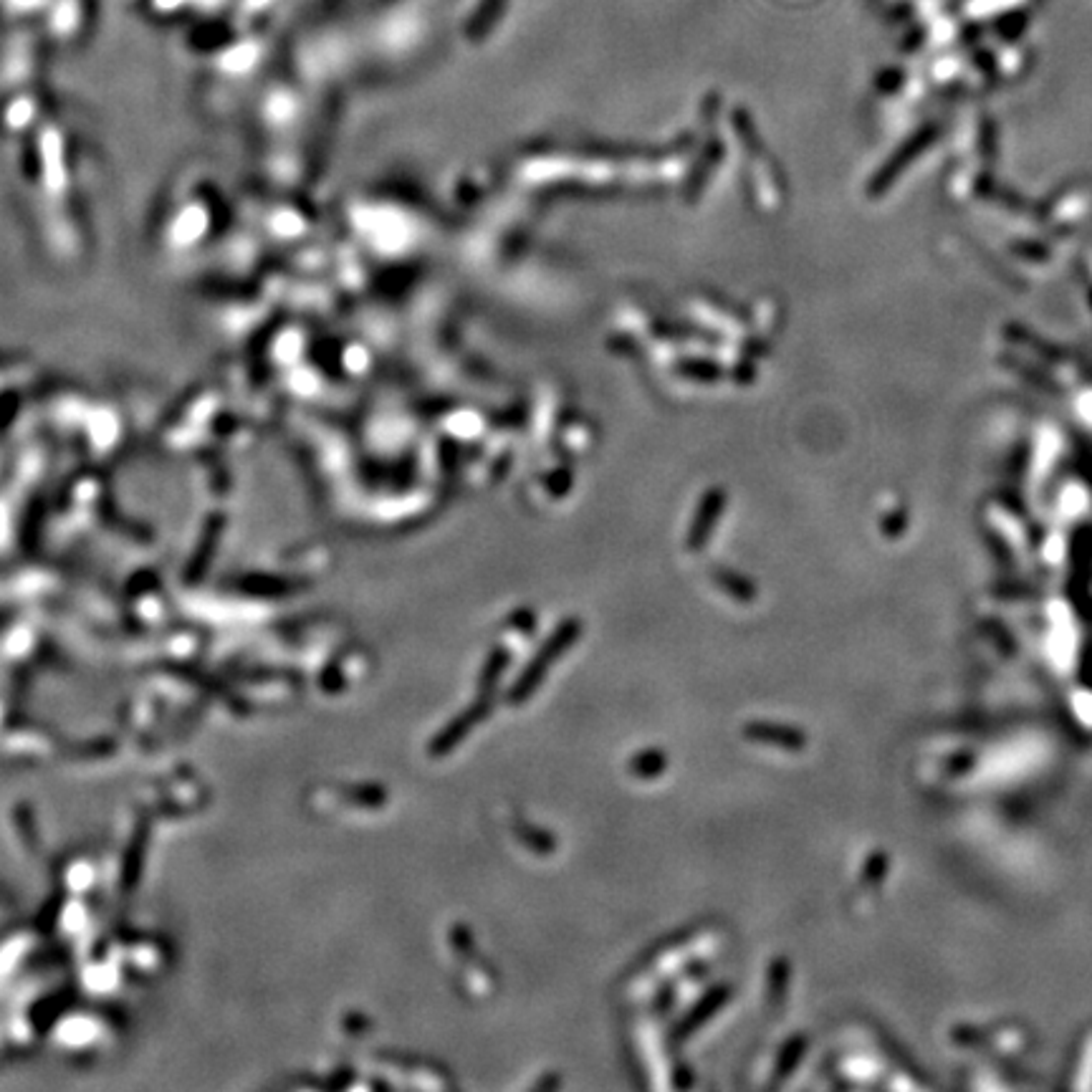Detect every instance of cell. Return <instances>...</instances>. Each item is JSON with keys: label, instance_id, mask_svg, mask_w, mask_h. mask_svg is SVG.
<instances>
[{"label": "cell", "instance_id": "obj_1", "mask_svg": "<svg viewBox=\"0 0 1092 1092\" xmlns=\"http://www.w3.org/2000/svg\"><path fill=\"white\" fill-rule=\"evenodd\" d=\"M928 145H933V134H919L916 140H908V145H903L901 150L895 152V158L888 160V165L872 177L870 182L872 195H880V192L888 190L890 185H895V180L901 177L903 170H906L908 165H913V160L919 158V155H923Z\"/></svg>", "mask_w": 1092, "mask_h": 1092}, {"label": "cell", "instance_id": "obj_2", "mask_svg": "<svg viewBox=\"0 0 1092 1092\" xmlns=\"http://www.w3.org/2000/svg\"><path fill=\"white\" fill-rule=\"evenodd\" d=\"M751 736L754 738H762V741H774V744H782V746H789V749H802L804 746V733H799L796 728H786V726H754V731H751Z\"/></svg>", "mask_w": 1092, "mask_h": 1092}, {"label": "cell", "instance_id": "obj_3", "mask_svg": "<svg viewBox=\"0 0 1092 1092\" xmlns=\"http://www.w3.org/2000/svg\"><path fill=\"white\" fill-rule=\"evenodd\" d=\"M885 870H888V857H885L883 853H875L870 854V860L865 862V872H862V880H870V883H880L885 875Z\"/></svg>", "mask_w": 1092, "mask_h": 1092}]
</instances>
